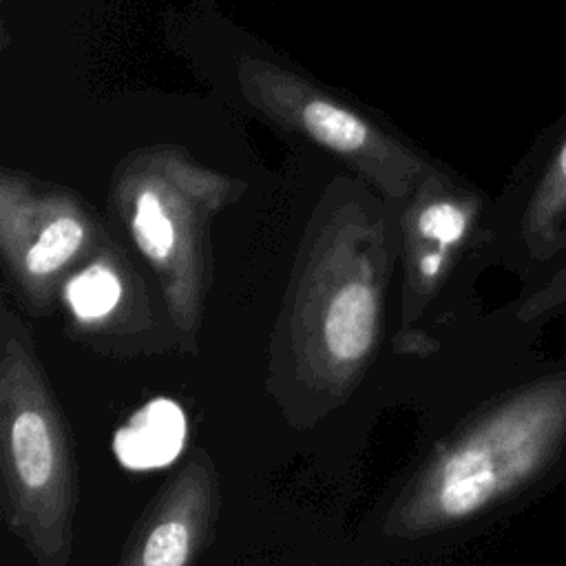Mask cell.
<instances>
[{
    "instance_id": "obj_9",
    "label": "cell",
    "mask_w": 566,
    "mask_h": 566,
    "mask_svg": "<svg viewBox=\"0 0 566 566\" xmlns=\"http://www.w3.org/2000/svg\"><path fill=\"white\" fill-rule=\"evenodd\" d=\"M566 250V139L551 166L520 206L509 243L506 263L520 274L551 261Z\"/></svg>"
},
{
    "instance_id": "obj_2",
    "label": "cell",
    "mask_w": 566,
    "mask_h": 566,
    "mask_svg": "<svg viewBox=\"0 0 566 566\" xmlns=\"http://www.w3.org/2000/svg\"><path fill=\"white\" fill-rule=\"evenodd\" d=\"M2 515L38 566H69L77 480L69 431L9 298L0 305Z\"/></svg>"
},
{
    "instance_id": "obj_12",
    "label": "cell",
    "mask_w": 566,
    "mask_h": 566,
    "mask_svg": "<svg viewBox=\"0 0 566 566\" xmlns=\"http://www.w3.org/2000/svg\"><path fill=\"white\" fill-rule=\"evenodd\" d=\"M506 312L535 334L546 323L566 318V250L522 276V287Z\"/></svg>"
},
{
    "instance_id": "obj_4",
    "label": "cell",
    "mask_w": 566,
    "mask_h": 566,
    "mask_svg": "<svg viewBox=\"0 0 566 566\" xmlns=\"http://www.w3.org/2000/svg\"><path fill=\"white\" fill-rule=\"evenodd\" d=\"M228 184L177 159L130 166L115 186L126 230L157 274L168 314L179 332L195 336L208 290L206 228L228 199Z\"/></svg>"
},
{
    "instance_id": "obj_6",
    "label": "cell",
    "mask_w": 566,
    "mask_h": 566,
    "mask_svg": "<svg viewBox=\"0 0 566 566\" xmlns=\"http://www.w3.org/2000/svg\"><path fill=\"white\" fill-rule=\"evenodd\" d=\"M93 245L88 214L66 195H35L2 177L0 248L22 301L33 314L51 310L62 283Z\"/></svg>"
},
{
    "instance_id": "obj_3",
    "label": "cell",
    "mask_w": 566,
    "mask_h": 566,
    "mask_svg": "<svg viewBox=\"0 0 566 566\" xmlns=\"http://www.w3.org/2000/svg\"><path fill=\"white\" fill-rule=\"evenodd\" d=\"M391 254L385 228L360 212L316 237L290 305V345L303 380L347 394L369 365L382 323Z\"/></svg>"
},
{
    "instance_id": "obj_10",
    "label": "cell",
    "mask_w": 566,
    "mask_h": 566,
    "mask_svg": "<svg viewBox=\"0 0 566 566\" xmlns=\"http://www.w3.org/2000/svg\"><path fill=\"white\" fill-rule=\"evenodd\" d=\"M188 422L179 402L157 396L142 405L113 436V453L130 471L159 469L177 460Z\"/></svg>"
},
{
    "instance_id": "obj_11",
    "label": "cell",
    "mask_w": 566,
    "mask_h": 566,
    "mask_svg": "<svg viewBox=\"0 0 566 566\" xmlns=\"http://www.w3.org/2000/svg\"><path fill=\"white\" fill-rule=\"evenodd\" d=\"M124 259L113 248H102L62 283L60 298L77 325L104 327L128 303Z\"/></svg>"
},
{
    "instance_id": "obj_5",
    "label": "cell",
    "mask_w": 566,
    "mask_h": 566,
    "mask_svg": "<svg viewBox=\"0 0 566 566\" xmlns=\"http://www.w3.org/2000/svg\"><path fill=\"white\" fill-rule=\"evenodd\" d=\"M239 80L243 93L259 108L352 161L385 195L394 199L407 197L424 179L427 166L416 155L382 135L356 111L334 102L294 75L272 64L245 60Z\"/></svg>"
},
{
    "instance_id": "obj_8",
    "label": "cell",
    "mask_w": 566,
    "mask_h": 566,
    "mask_svg": "<svg viewBox=\"0 0 566 566\" xmlns=\"http://www.w3.org/2000/svg\"><path fill=\"white\" fill-rule=\"evenodd\" d=\"M219 517V480L197 451L137 522L117 566H192Z\"/></svg>"
},
{
    "instance_id": "obj_1",
    "label": "cell",
    "mask_w": 566,
    "mask_h": 566,
    "mask_svg": "<svg viewBox=\"0 0 566 566\" xmlns=\"http://www.w3.org/2000/svg\"><path fill=\"white\" fill-rule=\"evenodd\" d=\"M566 482V354L533 358L484 396L385 517L391 537L486 522Z\"/></svg>"
},
{
    "instance_id": "obj_7",
    "label": "cell",
    "mask_w": 566,
    "mask_h": 566,
    "mask_svg": "<svg viewBox=\"0 0 566 566\" xmlns=\"http://www.w3.org/2000/svg\"><path fill=\"white\" fill-rule=\"evenodd\" d=\"M478 214L480 203L469 192L447 188L438 179L420 181L418 192L402 217L405 329L447 287L473 239Z\"/></svg>"
}]
</instances>
